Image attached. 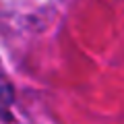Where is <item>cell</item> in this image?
<instances>
[{"instance_id":"obj_1","label":"cell","mask_w":124,"mask_h":124,"mask_svg":"<svg viewBox=\"0 0 124 124\" xmlns=\"http://www.w3.org/2000/svg\"><path fill=\"white\" fill-rule=\"evenodd\" d=\"M10 103H13V87L4 77H0V114H4Z\"/></svg>"}]
</instances>
